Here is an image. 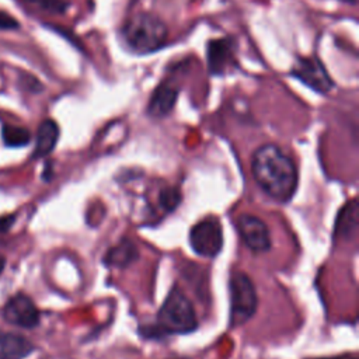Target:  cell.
<instances>
[{
  "mask_svg": "<svg viewBox=\"0 0 359 359\" xmlns=\"http://www.w3.org/2000/svg\"><path fill=\"white\" fill-rule=\"evenodd\" d=\"M251 174L257 185L276 202H289L297 191V165L289 154L273 143L262 144L254 151Z\"/></svg>",
  "mask_w": 359,
  "mask_h": 359,
  "instance_id": "1",
  "label": "cell"
},
{
  "mask_svg": "<svg viewBox=\"0 0 359 359\" xmlns=\"http://www.w3.org/2000/svg\"><path fill=\"white\" fill-rule=\"evenodd\" d=\"M198 317L191 300L177 286H172L160 306L156 323L146 327V338H163L167 335H184L198 328Z\"/></svg>",
  "mask_w": 359,
  "mask_h": 359,
  "instance_id": "2",
  "label": "cell"
},
{
  "mask_svg": "<svg viewBox=\"0 0 359 359\" xmlns=\"http://www.w3.org/2000/svg\"><path fill=\"white\" fill-rule=\"evenodd\" d=\"M123 45L135 55H147L160 49L167 38L165 22L153 13L140 11L129 17L121 29Z\"/></svg>",
  "mask_w": 359,
  "mask_h": 359,
  "instance_id": "3",
  "label": "cell"
},
{
  "mask_svg": "<svg viewBox=\"0 0 359 359\" xmlns=\"http://www.w3.org/2000/svg\"><path fill=\"white\" fill-rule=\"evenodd\" d=\"M230 296V327H240L250 321L257 313L258 294L251 278L243 272L236 271L229 279Z\"/></svg>",
  "mask_w": 359,
  "mask_h": 359,
  "instance_id": "4",
  "label": "cell"
},
{
  "mask_svg": "<svg viewBox=\"0 0 359 359\" xmlns=\"http://www.w3.org/2000/svg\"><path fill=\"white\" fill-rule=\"evenodd\" d=\"M189 245L199 257L215 258L223 248V230L216 217H206L189 230Z\"/></svg>",
  "mask_w": 359,
  "mask_h": 359,
  "instance_id": "5",
  "label": "cell"
},
{
  "mask_svg": "<svg viewBox=\"0 0 359 359\" xmlns=\"http://www.w3.org/2000/svg\"><path fill=\"white\" fill-rule=\"evenodd\" d=\"M237 231L245 247L257 254L271 250V233L266 223L251 213H241L236 219Z\"/></svg>",
  "mask_w": 359,
  "mask_h": 359,
  "instance_id": "6",
  "label": "cell"
},
{
  "mask_svg": "<svg viewBox=\"0 0 359 359\" xmlns=\"http://www.w3.org/2000/svg\"><path fill=\"white\" fill-rule=\"evenodd\" d=\"M290 74L320 94H327L334 87L331 76L316 56L297 57Z\"/></svg>",
  "mask_w": 359,
  "mask_h": 359,
  "instance_id": "7",
  "label": "cell"
},
{
  "mask_svg": "<svg viewBox=\"0 0 359 359\" xmlns=\"http://www.w3.org/2000/svg\"><path fill=\"white\" fill-rule=\"evenodd\" d=\"M1 316L8 324L24 330L35 328L41 320L36 304L28 294L22 292L13 294L4 303L1 309Z\"/></svg>",
  "mask_w": 359,
  "mask_h": 359,
  "instance_id": "8",
  "label": "cell"
},
{
  "mask_svg": "<svg viewBox=\"0 0 359 359\" xmlns=\"http://www.w3.org/2000/svg\"><path fill=\"white\" fill-rule=\"evenodd\" d=\"M234 43L229 38L212 39L208 42V67L210 74L222 76L233 62Z\"/></svg>",
  "mask_w": 359,
  "mask_h": 359,
  "instance_id": "9",
  "label": "cell"
},
{
  "mask_svg": "<svg viewBox=\"0 0 359 359\" xmlns=\"http://www.w3.org/2000/svg\"><path fill=\"white\" fill-rule=\"evenodd\" d=\"M177 97H178V90L164 81V83H160L153 94L150 95V100H149V104H147V114L151 116V118H164L167 116L175 102H177Z\"/></svg>",
  "mask_w": 359,
  "mask_h": 359,
  "instance_id": "10",
  "label": "cell"
},
{
  "mask_svg": "<svg viewBox=\"0 0 359 359\" xmlns=\"http://www.w3.org/2000/svg\"><path fill=\"white\" fill-rule=\"evenodd\" d=\"M35 345L22 334L0 331V359H25Z\"/></svg>",
  "mask_w": 359,
  "mask_h": 359,
  "instance_id": "11",
  "label": "cell"
},
{
  "mask_svg": "<svg viewBox=\"0 0 359 359\" xmlns=\"http://www.w3.org/2000/svg\"><path fill=\"white\" fill-rule=\"evenodd\" d=\"M59 135H60L59 125L53 119L42 121L36 130L32 158H42L50 154L55 146L57 144Z\"/></svg>",
  "mask_w": 359,
  "mask_h": 359,
  "instance_id": "12",
  "label": "cell"
},
{
  "mask_svg": "<svg viewBox=\"0 0 359 359\" xmlns=\"http://www.w3.org/2000/svg\"><path fill=\"white\" fill-rule=\"evenodd\" d=\"M139 258V250L130 238H122L118 244L112 245L104 255L102 262L112 268H128Z\"/></svg>",
  "mask_w": 359,
  "mask_h": 359,
  "instance_id": "13",
  "label": "cell"
},
{
  "mask_svg": "<svg viewBox=\"0 0 359 359\" xmlns=\"http://www.w3.org/2000/svg\"><path fill=\"white\" fill-rule=\"evenodd\" d=\"M1 139L7 147H24L31 142V132L27 128L6 123L1 128Z\"/></svg>",
  "mask_w": 359,
  "mask_h": 359,
  "instance_id": "14",
  "label": "cell"
},
{
  "mask_svg": "<svg viewBox=\"0 0 359 359\" xmlns=\"http://www.w3.org/2000/svg\"><path fill=\"white\" fill-rule=\"evenodd\" d=\"M181 202V194L178 192V189L167 187L163 188L158 194V205L164 212H172L178 203Z\"/></svg>",
  "mask_w": 359,
  "mask_h": 359,
  "instance_id": "15",
  "label": "cell"
},
{
  "mask_svg": "<svg viewBox=\"0 0 359 359\" xmlns=\"http://www.w3.org/2000/svg\"><path fill=\"white\" fill-rule=\"evenodd\" d=\"M24 1L35 8H39L46 13H53V14H62L69 7V3L63 0H24Z\"/></svg>",
  "mask_w": 359,
  "mask_h": 359,
  "instance_id": "16",
  "label": "cell"
},
{
  "mask_svg": "<svg viewBox=\"0 0 359 359\" xmlns=\"http://www.w3.org/2000/svg\"><path fill=\"white\" fill-rule=\"evenodd\" d=\"M18 27V21L8 13L0 11V29H14Z\"/></svg>",
  "mask_w": 359,
  "mask_h": 359,
  "instance_id": "17",
  "label": "cell"
},
{
  "mask_svg": "<svg viewBox=\"0 0 359 359\" xmlns=\"http://www.w3.org/2000/svg\"><path fill=\"white\" fill-rule=\"evenodd\" d=\"M14 215H7V216H0V233H6L11 229L14 224Z\"/></svg>",
  "mask_w": 359,
  "mask_h": 359,
  "instance_id": "18",
  "label": "cell"
},
{
  "mask_svg": "<svg viewBox=\"0 0 359 359\" xmlns=\"http://www.w3.org/2000/svg\"><path fill=\"white\" fill-rule=\"evenodd\" d=\"M327 359H358L356 355H341L337 358H327Z\"/></svg>",
  "mask_w": 359,
  "mask_h": 359,
  "instance_id": "19",
  "label": "cell"
},
{
  "mask_svg": "<svg viewBox=\"0 0 359 359\" xmlns=\"http://www.w3.org/2000/svg\"><path fill=\"white\" fill-rule=\"evenodd\" d=\"M4 268H6V258H4V257L0 254V275L3 273Z\"/></svg>",
  "mask_w": 359,
  "mask_h": 359,
  "instance_id": "20",
  "label": "cell"
},
{
  "mask_svg": "<svg viewBox=\"0 0 359 359\" xmlns=\"http://www.w3.org/2000/svg\"><path fill=\"white\" fill-rule=\"evenodd\" d=\"M174 359H189V358H174Z\"/></svg>",
  "mask_w": 359,
  "mask_h": 359,
  "instance_id": "21",
  "label": "cell"
},
{
  "mask_svg": "<svg viewBox=\"0 0 359 359\" xmlns=\"http://www.w3.org/2000/svg\"><path fill=\"white\" fill-rule=\"evenodd\" d=\"M345 1H351V3H355V0H345Z\"/></svg>",
  "mask_w": 359,
  "mask_h": 359,
  "instance_id": "22",
  "label": "cell"
}]
</instances>
